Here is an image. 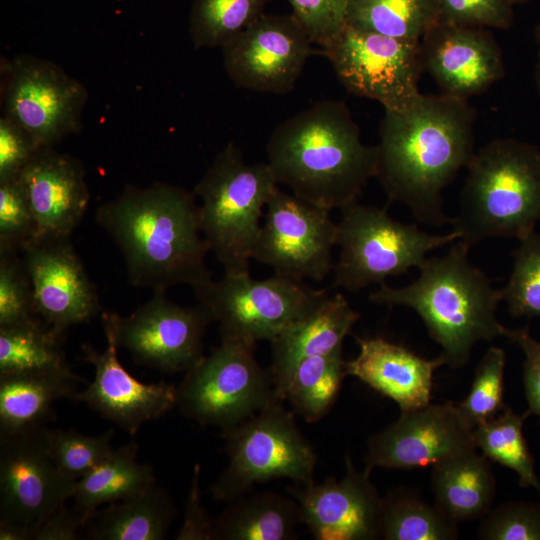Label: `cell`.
I'll use <instances>...</instances> for the list:
<instances>
[{"mask_svg": "<svg viewBox=\"0 0 540 540\" xmlns=\"http://www.w3.org/2000/svg\"><path fill=\"white\" fill-rule=\"evenodd\" d=\"M359 318L360 314L351 307L345 296L336 293L325 298L310 313L271 341L272 361L269 369L278 394L285 379L300 361L343 351L344 339Z\"/></svg>", "mask_w": 540, "mask_h": 540, "instance_id": "cb8c5ba5", "label": "cell"}, {"mask_svg": "<svg viewBox=\"0 0 540 540\" xmlns=\"http://www.w3.org/2000/svg\"><path fill=\"white\" fill-rule=\"evenodd\" d=\"M321 52L349 93L375 100L384 110H406L422 94L418 87L423 70L420 41L346 25Z\"/></svg>", "mask_w": 540, "mask_h": 540, "instance_id": "8fae6325", "label": "cell"}, {"mask_svg": "<svg viewBox=\"0 0 540 540\" xmlns=\"http://www.w3.org/2000/svg\"><path fill=\"white\" fill-rule=\"evenodd\" d=\"M358 355L346 361L347 376L396 402L401 411L430 404L434 371L445 364L439 355L422 358L382 337H356Z\"/></svg>", "mask_w": 540, "mask_h": 540, "instance_id": "603a6c76", "label": "cell"}, {"mask_svg": "<svg viewBox=\"0 0 540 540\" xmlns=\"http://www.w3.org/2000/svg\"><path fill=\"white\" fill-rule=\"evenodd\" d=\"M540 221V147L498 138L467 166L452 230L468 247L493 237L522 240Z\"/></svg>", "mask_w": 540, "mask_h": 540, "instance_id": "5b68a950", "label": "cell"}, {"mask_svg": "<svg viewBox=\"0 0 540 540\" xmlns=\"http://www.w3.org/2000/svg\"><path fill=\"white\" fill-rule=\"evenodd\" d=\"M458 523L415 491L398 487L382 497L380 538L386 540H453Z\"/></svg>", "mask_w": 540, "mask_h": 540, "instance_id": "1f68e13d", "label": "cell"}, {"mask_svg": "<svg viewBox=\"0 0 540 540\" xmlns=\"http://www.w3.org/2000/svg\"><path fill=\"white\" fill-rule=\"evenodd\" d=\"M337 223L334 288L356 292L371 284H384L391 276L419 268L431 251L460 238L452 230L430 234L416 224L393 219L387 208L353 201L342 208Z\"/></svg>", "mask_w": 540, "mask_h": 540, "instance_id": "52a82bcc", "label": "cell"}, {"mask_svg": "<svg viewBox=\"0 0 540 540\" xmlns=\"http://www.w3.org/2000/svg\"><path fill=\"white\" fill-rule=\"evenodd\" d=\"M194 192L164 182L126 186L99 205L95 219L120 251L129 282L167 290L207 282L210 251L203 235Z\"/></svg>", "mask_w": 540, "mask_h": 540, "instance_id": "7a4b0ae2", "label": "cell"}, {"mask_svg": "<svg viewBox=\"0 0 540 540\" xmlns=\"http://www.w3.org/2000/svg\"><path fill=\"white\" fill-rule=\"evenodd\" d=\"M276 188L269 164L246 163L232 142L195 185L202 232L224 273L249 272L261 217Z\"/></svg>", "mask_w": 540, "mask_h": 540, "instance_id": "8992f818", "label": "cell"}, {"mask_svg": "<svg viewBox=\"0 0 540 540\" xmlns=\"http://www.w3.org/2000/svg\"><path fill=\"white\" fill-rule=\"evenodd\" d=\"M4 115L39 147H53L80 131L85 86L57 64L30 55L2 61Z\"/></svg>", "mask_w": 540, "mask_h": 540, "instance_id": "7c38bea8", "label": "cell"}, {"mask_svg": "<svg viewBox=\"0 0 540 540\" xmlns=\"http://www.w3.org/2000/svg\"><path fill=\"white\" fill-rule=\"evenodd\" d=\"M270 0H194L189 31L196 49L223 47L255 22Z\"/></svg>", "mask_w": 540, "mask_h": 540, "instance_id": "e575fe53", "label": "cell"}, {"mask_svg": "<svg viewBox=\"0 0 540 540\" xmlns=\"http://www.w3.org/2000/svg\"><path fill=\"white\" fill-rule=\"evenodd\" d=\"M475 118L469 101L441 93L421 94L403 111L384 110L375 177L388 200L420 223L450 224L443 192L475 153Z\"/></svg>", "mask_w": 540, "mask_h": 540, "instance_id": "6da1fadb", "label": "cell"}, {"mask_svg": "<svg viewBox=\"0 0 540 540\" xmlns=\"http://www.w3.org/2000/svg\"><path fill=\"white\" fill-rule=\"evenodd\" d=\"M101 320L106 347L100 352L90 344H82V359L94 367L95 373L93 381L77 392L74 400L135 435L144 423L176 407L177 386L163 381L147 384L134 378L119 361V346L108 312H102Z\"/></svg>", "mask_w": 540, "mask_h": 540, "instance_id": "d6986e66", "label": "cell"}, {"mask_svg": "<svg viewBox=\"0 0 540 540\" xmlns=\"http://www.w3.org/2000/svg\"><path fill=\"white\" fill-rule=\"evenodd\" d=\"M301 511L293 497L275 492L243 495L214 520V540H290L297 538Z\"/></svg>", "mask_w": 540, "mask_h": 540, "instance_id": "83f0119b", "label": "cell"}, {"mask_svg": "<svg viewBox=\"0 0 540 540\" xmlns=\"http://www.w3.org/2000/svg\"><path fill=\"white\" fill-rule=\"evenodd\" d=\"M437 21V0H348L346 25L362 31L420 41Z\"/></svg>", "mask_w": 540, "mask_h": 540, "instance_id": "d6a6232c", "label": "cell"}, {"mask_svg": "<svg viewBox=\"0 0 540 540\" xmlns=\"http://www.w3.org/2000/svg\"><path fill=\"white\" fill-rule=\"evenodd\" d=\"M513 263L502 300L514 317H540V234L536 231L522 240L512 253Z\"/></svg>", "mask_w": 540, "mask_h": 540, "instance_id": "8d00e7d4", "label": "cell"}, {"mask_svg": "<svg viewBox=\"0 0 540 540\" xmlns=\"http://www.w3.org/2000/svg\"><path fill=\"white\" fill-rule=\"evenodd\" d=\"M87 519L73 506L62 505L37 529L34 540H76L82 535Z\"/></svg>", "mask_w": 540, "mask_h": 540, "instance_id": "7dc6e473", "label": "cell"}, {"mask_svg": "<svg viewBox=\"0 0 540 540\" xmlns=\"http://www.w3.org/2000/svg\"><path fill=\"white\" fill-rule=\"evenodd\" d=\"M39 318L34 310L31 282L22 257L0 253V327Z\"/></svg>", "mask_w": 540, "mask_h": 540, "instance_id": "ab89813d", "label": "cell"}, {"mask_svg": "<svg viewBox=\"0 0 540 540\" xmlns=\"http://www.w3.org/2000/svg\"><path fill=\"white\" fill-rule=\"evenodd\" d=\"M505 364L504 350L489 347L475 370L468 395L457 403L462 416L472 428L488 422L505 409Z\"/></svg>", "mask_w": 540, "mask_h": 540, "instance_id": "74e56055", "label": "cell"}, {"mask_svg": "<svg viewBox=\"0 0 540 540\" xmlns=\"http://www.w3.org/2000/svg\"><path fill=\"white\" fill-rule=\"evenodd\" d=\"M528 415H519L505 407L496 417L473 429L476 448L482 454L513 470L522 487H532L540 495V480L523 436V423Z\"/></svg>", "mask_w": 540, "mask_h": 540, "instance_id": "836d02e7", "label": "cell"}, {"mask_svg": "<svg viewBox=\"0 0 540 540\" xmlns=\"http://www.w3.org/2000/svg\"><path fill=\"white\" fill-rule=\"evenodd\" d=\"M343 351L300 361L279 390L295 413L313 423L331 410L340 393L346 372Z\"/></svg>", "mask_w": 540, "mask_h": 540, "instance_id": "f546056e", "label": "cell"}, {"mask_svg": "<svg viewBox=\"0 0 540 540\" xmlns=\"http://www.w3.org/2000/svg\"><path fill=\"white\" fill-rule=\"evenodd\" d=\"M345 457L342 479L330 477L321 483L295 484L287 489L301 511V523L317 540H371L380 538L382 497Z\"/></svg>", "mask_w": 540, "mask_h": 540, "instance_id": "ffe728a7", "label": "cell"}, {"mask_svg": "<svg viewBox=\"0 0 540 540\" xmlns=\"http://www.w3.org/2000/svg\"><path fill=\"white\" fill-rule=\"evenodd\" d=\"M22 252L36 315L62 336L100 311L96 288L70 237L34 239Z\"/></svg>", "mask_w": 540, "mask_h": 540, "instance_id": "ac0fdd59", "label": "cell"}, {"mask_svg": "<svg viewBox=\"0 0 540 540\" xmlns=\"http://www.w3.org/2000/svg\"><path fill=\"white\" fill-rule=\"evenodd\" d=\"M41 429L0 440V522L30 530L72 499L76 480L48 455Z\"/></svg>", "mask_w": 540, "mask_h": 540, "instance_id": "e0dca14e", "label": "cell"}, {"mask_svg": "<svg viewBox=\"0 0 540 540\" xmlns=\"http://www.w3.org/2000/svg\"><path fill=\"white\" fill-rule=\"evenodd\" d=\"M469 250L458 239L444 255L427 257L410 284L384 283L369 296L375 304L414 310L440 345L445 364L454 369L468 363L476 343L503 336L505 328L496 317L501 291L469 261Z\"/></svg>", "mask_w": 540, "mask_h": 540, "instance_id": "277c9868", "label": "cell"}, {"mask_svg": "<svg viewBox=\"0 0 540 540\" xmlns=\"http://www.w3.org/2000/svg\"><path fill=\"white\" fill-rule=\"evenodd\" d=\"M184 518L174 539L176 540H214V520L201 502L200 465L193 469L192 481L185 504Z\"/></svg>", "mask_w": 540, "mask_h": 540, "instance_id": "bcb514c9", "label": "cell"}, {"mask_svg": "<svg viewBox=\"0 0 540 540\" xmlns=\"http://www.w3.org/2000/svg\"><path fill=\"white\" fill-rule=\"evenodd\" d=\"M473 429L457 403L428 404L401 411L400 417L367 441L364 471L433 466L476 449Z\"/></svg>", "mask_w": 540, "mask_h": 540, "instance_id": "2e32d148", "label": "cell"}, {"mask_svg": "<svg viewBox=\"0 0 540 540\" xmlns=\"http://www.w3.org/2000/svg\"><path fill=\"white\" fill-rule=\"evenodd\" d=\"M330 211L277 187L266 205L252 259L280 276L324 280L333 270L337 240Z\"/></svg>", "mask_w": 540, "mask_h": 540, "instance_id": "4fadbf2b", "label": "cell"}, {"mask_svg": "<svg viewBox=\"0 0 540 540\" xmlns=\"http://www.w3.org/2000/svg\"><path fill=\"white\" fill-rule=\"evenodd\" d=\"M35 222L36 237H70L87 211L90 193L79 160L40 148L19 177Z\"/></svg>", "mask_w": 540, "mask_h": 540, "instance_id": "7402d4cb", "label": "cell"}, {"mask_svg": "<svg viewBox=\"0 0 540 540\" xmlns=\"http://www.w3.org/2000/svg\"><path fill=\"white\" fill-rule=\"evenodd\" d=\"M194 293L211 321L218 323L220 340L254 345L273 341L329 296L327 290L310 288L301 280L277 274L256 280L249 272L224 273Z\"/></svg>", "mask_w": 540, "mask_h": 540, "instance_id": "30bf717a", "label": "cell"}, {"mask_svg": "<svg viewBox=\"0 0 540 540\" xmlns=\"http://www.w3.org/2000/svg\"><path fill=\"white\" fill-rule=\"evenodd\" d=\"M137 451L134 441L114 448L101 463L76 481L74 507L87 522L101 505L133 498L156 483L153 468L137 461Z\"/></svg>", "mask_w": 540, "mask_h": 540, "instance_id": "f1b7e54d", "label": "cell"}, {"mask_svg": "<svg viewBox=\"0 0 540 540\" xmlns=\"http://www.w3.org/2000/svg\"><path fill=\"white\" fill-rule=\"evenodd\" d=\"M40 434L56 466L76 481L101 463L114 449L111 445L113 429L102 435L88 436L75 430L44 427Z\"/></svg>", "mask_w": 540, "mask_h": 540, "instance_id": "d590c367", "label": "cell"}, {"mask_svg": "<svg viewBox=\"0 0 540 540\" xmlns=\"http://www.w3.org/2000/svg\"><path fill=\"white\" fill-rule=\"evenodd\" d=\"M422 68L440 93L469 101L505 75L502 51L487 28L437 21L420 40Z\"/></svg>", "mask_w": 540, "mask_h": 540, "instance_id": "44dd1931", "label": "cell"}, {"mask_svg": "<svg viewBox=\"0 0 540 540\" xmlns=\"http://www.w3.org/2000/svg\"><path fill=\"white\" fill-rule=\"evenodd\" d=\"M313 43L293 16L262 14L222 47L223 64L240 88L286 94L313 54Z\"/></svg>", "mask_w": 540, "mask_h": 540, "instance_id": "9a60e30c", "label": "cell"}, {"mask_svg": "<svg viewBox=\"0 0 540 540\" xmlns=\"http://www.w3.org/2000/svg\"><path fill=\"white\" fill-rule=\"evenodd\" d=\"M438 21L449 24L506 30L514 11L507 0H437Z\"/></svg>", "mask_w": 540, "mask_h": 540, "instance_id": "b9f144b4", "label": "cell"}, {"mask_svg": "<svg viewBox=\"0 0 540 540\" xmlns=\"http://www.w3.org/2000/svg\"><path fill=\"white\" fill-rule=\"evenodd\" d=\"M313 44L324 47L345 26L348 0H288Z\"/></svg>", "mask_w": 540, "mask_h": 540, "instance_id": "7bdbcfd3", "label": "cell"}, {"mask_svg": "<svg viewBox=\"0 0 540 540\" xmlns=\"http://www.w3.org/2000/svg\"><path fill=\"white\" fill-rule=\"evenodd\" d=\"M0 540H34V534L20 525L0 522Z\"/></svg>", "mask_w": 540, "mask_h": 540, "instance_id": "c3c4849f", "label": "cell"}, {"mask_svg": "<svg viewBox=\"0 0 540 540\" xmlns=\"http://www.w3.org/2000/svg\"><path fill=\"white\" fill-rule=\"evenodd\" d=\"M36 237V222L19 178L0 183V253H18Z\"/></svg>", "mask_w": 540, "mask_h": 540, "instance_id": "f35d334b", "label": "cell"}, {"mask_svg": "<svg viewBox=\"0 0 540 540\" xmlns=\"http://www.w3.org/2000/svg\"><path fill=\"white\" fill-rule=\"evenodd\" d=\"M256 345L221 340L177 386L176 407L188 419L228 430L265 407L283 402L271 371L257 362Z\"/></svg>", "mask_w": 540, "mask_h": 540, "instance_id": "9c48e42d", "label": "cell"}, {"mask_svg": "<svg viewBox=\"0 0 540 540\" xmlns=\"http://www.w3.org/2000/svg\"><path fill=\"white\" fill-rule=\"evenodd\" d=\"M477 535L485 540H540V505L502 504L482 518Z\"/></svg>", "mask_w": 540, "mask_h": 540, "instance_id": "60d3db41", "label": "cell"}, {"mask_svg": "<svg viewBox=\"0 0 540 540\" xmlns=\"http://www.w3.org/2000/svg\"><path fill=\"white\" fill-rule=\"evenodd\" d=\"M61 338L40 318L0 327V375L73 374L61 348Z\"/></svg>", "mask_w": 540, "mask_h": 540, "instance_id": "4dcf8cb0", "label": "cell"}, {"mask_svg": "<svg viewBox=\"0 0 540 540\" xmlns=\"http://www.w3.org/2000/svg\"><path fill=\"white\" fill-rule=\"evenodd\" d=\"M503 336L518 345L524 353L523 382L528 404L526 414H535L540 421V341L531 336L528 327H505Z\"/></svg>", "mask_w": 540, "mask_h": 540, "instance_id": "f6af8a7d", "label": "cell"}, {"mask_svg": "<svg viewBox=\"0 0 540 540\" xmlns=\"http://www.w3.org/2000/svg\"><path fill=\"white\" fill-rule=\"evenodd\" d=\"M534 39L536 43V63L534 69V79L537 92L540 95V23H538L535 27Z\"/></svg>", "mask_w": 540, "mask_h": 540, "instance_id": "681fc988", "label": "cell"}, {"mask_svg": "<svg viewBox=\"0 0 540 540\" xmlns=\"http://www.w3.org/2000/svg\"><path fill=\"white\" fill-rule=\"evenodd\" d=\"M117 344L133 360L165 373L186 372L203 356V336L211 318L197 303L180 306L166 290H154L151 298L130 315L108 312Z\"/></svg>", "mask_w": 540, "mask_h": 540, "instance_id": "5bb4252c", "label": "cell"}, {"mask_svg": "<svg viewBox=\"0 0 540 540\" xmlns=\"http://www.w3.org/2000/svg\"><path fill=\"white\" fill-rule=\"evenodd\" d=\"M40 148L14 121L0 119V183L20 177Z\"/></svg>", "mask_w": 540, "mask_h": 540, "instance_id": "ee69618b", "label": "cell"}, {"mask_svg": "<svg viewBox=\"0 0 540 540\" xmlns=\"http://www.w3.org/2000/svg\"><path fill=\"white\" fill-rule=\"evenodd\" d=\"M266 153L277 184L329 210L356 201L376 174L377 148L363 143L340 100L318 102L278 125Z\"/></svg>", "mask_w": 540, "mask_h": 540, "instance_id": "3957f363", "label": "cell"}, {"mask_svg": "<svg viewBox=\"0 0 540 540\" xmlns=\"http://www.w3.org/2000/svg\"><path fill=\"white\" fill-rule=\"evenodd\" d=\"M175 516L170 495L155 483L133 498L97 510L82 535L92 540H162Z\"/></svg>", "mask_w": 540, "mask_h": 540, "instance_id": "4316f807", "label": "cell"}, {"mask_svg": "<svg viewBox=\"0 0 540 540\" xmlns=\"http://www.w3.org/2000/svg\"><path fill=\"white\" fill-rule=\"evenodd\" d=\"M512 6L518 5V4H524L528 3L533 0H507Z\"/></svg>", "mask_w": 540, "mask_h": 540, "instance_id": "f907efd6", "label": "cell"}, {"mask_svg": "<svg viewBox=\"0 0 540 540\" xmlns=\"http://www.w3.org/2000/svg\"><path fill=\"white\" fill-rule=\"evenodd\" d=\"M79 381L74 373L0 375V440L44 428L58 400L75 399Z\"/></svg>", "mask_w": 540, "mask_h": 540, "instance_id": "d4e9b609", "label": "cell"}, {"mask_svg": "<svg viewBox=\"0 0 540 540\" xmlns=\"http://www.w3.org/2000/svg\"><path fill=\"white\" fill-rule=\"evenodd\" d=\"M282 403L222 431L229 463L210 488L213 499L231 502L254 485L276 479L295 484L314 481L317 455Z\"/></svg>", "mask_w": 540, "mask_h": 540, "instance_id": "ba28073f", "label": "cell"}, {"mask_svg": "<svg viewBox=\"0 0 540 540\" xmlns=\"http://www.w3.org/2000/svg\"><path fill=\"white\" fill-rule=\"evenodd\" d=\"M431 488L435 504L459 523L482 519L491 510L496 480L488 458L471 449L434 464Z\"/></svg>", "mask_w": 540, "mask_h": 540, "instance_id": "484cf974", "label": "cell"}]
</instances>
